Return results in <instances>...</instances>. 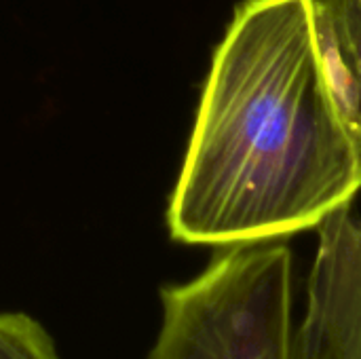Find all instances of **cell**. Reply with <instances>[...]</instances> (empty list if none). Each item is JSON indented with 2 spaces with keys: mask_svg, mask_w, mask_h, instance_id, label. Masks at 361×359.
I'll return each instance as SVG.
<instances>
[{
  "mask_svg": "<svg viewBox=\"0 0 361 359\" xmlns=\"http://www.w3.org/2000/svg\"><path fill=\"white\" fill-rule=\"evenodd\" d=\"M292 281L286 243L224 248L195 279L163 288L146 359H292Z\"/></svg>",
  "mask_w": 361,
  "mask_h": 359,
  "instance_id": "7a4b0ae2",
  "label": "cell"
},
{
  "mask_svg": "<svg viewBox=\"0 0 361 359\" xmlns=\"http://www.w3.org/2000/svg\"><path fill=\"white\" fill-rule=\"evenodd\" d=\"M322 61L361 165V0H315Z\"/></svg>",
  "mask_w": 361,
  "mask_h": 359,
  "instance_id": "277c9868",
  "label": "cell"
},
{
  "mask_svg": "<svg viewBox=\"0 0 361 359\" xmlns=\"http://www.w3.org/2000/svg\"><path fill=\"white\" fill-rule=\"evenodd\" d=\"M361 165L315 32V0H243L203 85L169 201L176 241L233 248L317 229Z\"/></svg>",
  "mask_w": 361,
  "mask_h": 359,
  "instance_id": "6da1fadb",
  "label": "cell"
},
{
  "mask_svg": "<svg viewBox=\"0 0 361 359\" xmlns=\"http://www.w3.org/2000/svg\"><path fill=\"white\" fill-rule=\"evenodd\" d=\"M0 359H61L47 328L25 315L0 311Z\"/></svg>",
  "mask_w": 361,
  "mask_h": 359,
  "instance_id": "5b68a950",
  "label": "cell"
},
{
  "mask_svg": "<svg viewBox=\"0 0 361 359\" xmlns=\"http://www.w3.org/2000/svg\"><path fill=\"white\" fill-rule=\"evenodd\" d=\"M317 233L307 307L292 332V359H361V220L345 205Z\"/></svg>",
  "mask_w": 361,
  "mask_h": 359,
  "instance_id": "3957f363",
  "label": "cell"
}]
</instances>
